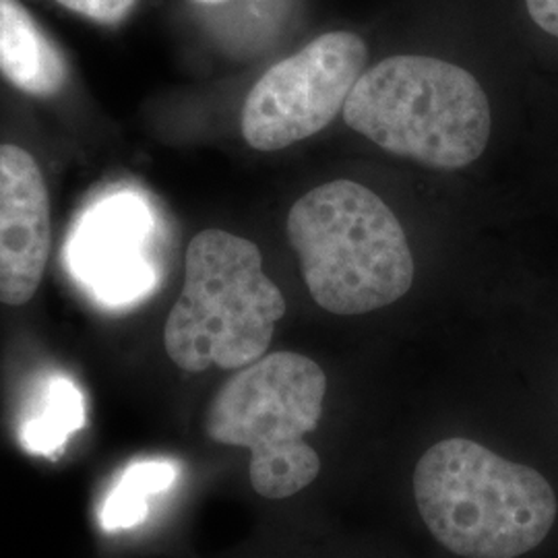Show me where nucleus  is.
<instances>
[{
  "instance_id": "f257e3e1",
  "label": "nucleus",
  "mask_w": 558,
  "mask_h": 558,
  "mask_svg": "<svg viewBox=\"0 0 558 558\" xmlns=\"http://www.w3.org/2000/svg\"><path fill=\"white\" fill-rule=\"evenodd\" d=\"M414 497L430 534L463 558H518L538 548L558 500L539 472L470 439L433 445L416 463Z\"/></svg>"
},
{
  "instance_id": "f03ea898",
  "label": "nucleus",
  "mask_w": 558,
  "mask_h": 558,
  "mask_svg": "<svg viewBox=\"0 0 558 558\" xmlns=\"http://www.w3.org/2000/svg\"><path fill=\"white\" fill-rule=\"evenodd\" d=\"M308 292L333 315H364L393 304L414 281V257L396 214L352 180L302 195L288 216Z\"/></svg>"
},
{
  "instance_id": "7ed1b4c3",
  "label": "nucleus",
  "mask_w": 558,
  "mask_h": 558,
  "mask_svg": "<svg viewBox=\"0 0 558 558\" xmlns=\"http://www.w3.org/2000/svg\"><path fill=\"white\" fill-rule=\"evenodd\" d=\"M343 120L385 151L437 170L478 160L493 126L478 80L433 57H391L364 71Z\"/></svg>"
},
{
  "instance_id": "20e7f679",
  "label": "nucleus",
  "mask_w": 558,
  "mask_h": 558,
  "mask_svg": "<svg viewBox=\"0 0 558 558\" xmlns=\"http://www.w3.org/2000/svg\"><path fill=\"white\" fill-rule=\"evenodd\" d=\"M286 300L265 276L259 246L223 230H203L184 259V286L163 345L184 373L239 371L265 356Z\"/></svg>"
},
{
  "instance_id": "39448f33",
  "label": "nucleus",
  "mask_w": 558,
  "mask_h": 558,
  "mask_svg": "<svg viewBox=\"0 0 558 558\" xmlns=\"http://www.w3.org/2000/svg\"><path fill=\"white\" fill-rule=\"evenodd\" d=\"M327 377L315 360L276 352L239 368L211 399L207 437L251 451V484L265 499H288L319 476V453L304 435L319 426Z\"/></svg>"
},
{
  "instance_id": "423d86ee",
  "label": "nucleus",
  "mask_w": 558,
  "mask_h": 558,
  "mask_svg": "<svg viewBox=\"0 0 558 558\" xmlns=\"http://www.w3.org/2000/svg\"><path fill=\"white\" fill-rule=\"evenodd\" d=\"M368 59L352 32H329L274 64L242 106V137L259 151H278L317 135L343 110Z\"/></svg>"
},
{
  "instance_id": "0eeeda50",
  "label": "nucleus",
  "mask_w": 558,
  "mask_h": 558,
  "mask_svg": "<svg viewBox=\"0 0 558 558\" xmlns=\"http://www.w3.org/2000/svg\"><path fill=\"white\" fill-rule=\"evenodd\" d=\"M151 216L145 203L119 193L85 211L69 244V265L94 299L126 306L149 294L154 267L147 260Z\"/></svg>"
},
{
  "instance_id": "6e6552de",
  "label": "nucleus",
  "mask_w": 558,
  "mask_h": 558,
  "mask_svg": "<svg viewBox=\"0 0 558 558\" xmlns=\"http://www.w3.org/2000/svg\"><path fill=\"white\" fill-rule=\"evenodd\" d=\"M50 253V197L38 161L0 145V302L21 306L40 288Z\"/></svg>"
},
{
  "instance_id": "1a4fd4ad",
  "label": "nucleus",
  "mask_w": 558,
  "mask_h": 558,
  "mask_svg": "<svg viewBox=\"0 0 558 558\" xmlns=\"http://www.w3.org/2000/svg\"><path fill=\"white\" fill-rule=\"evenodd\" d=\"M0 75L34 98L59 96L69 80L62 50L21 0H0Z\"/></svg>"
},
{
  "instance_id": "9d476101",
  "label": "nucleus",
  "mask_w": 558,
  "mask_h": 558,
  "mask_svg": "<svg viewBox=\"0 0 558 558\" xmlns=\"http://www.w3.org/2000/svg\"><path fill=\"white\" fill-rule=\"evenodd\" d=\"M85 424V401L75 380L66 375H50L29 398L20 420V445L32 456L59 458Z\"/></svg>"
},
{
  "instance_id": "9b49d317",
  "label": "nucleus",
  "mask_w": 558,
  "mask_h": 558,
  "mask_svg": "<svg viewBox=\"0 0 558 558\" xmlns=\"http://www.w3.org/2000/svg\"><path fill=\"white\" fill-rule=\"evenodd\" d=\"M177 476L179 468L168 459H140L129 463L101 502V530L112 534L140 525L149 513V499L168 490Z\"/></svg>"
},
{
  "instance_id": "f8f14e48",
  "label": "nucleus",
  "mask_w": 558,
  "mask_h": 558,
  "mask_svg": "<svg viewBox=\"0 0 558 558\" xmlns=\"http://www.w3.org/2000/svg\"><path fill=\"white\" fill-rule=\"evenodd\" d=\"M60 7L101 25H119L135 9L137 0H57Z\"/></svg>"
},
{
  "instance_id": "ddd939ff",
  "label": "nucleus",
  "mask_w": 558,
  "mask_h": 558,
  "mask_svg": "<svg viewBox=\"0 0 558 558\" xmlns=\"http://www.w3.org/2000/svg\"><path fill=\"white\" fill-rule=\"evenodd\" d=\"M525 7L539 29L558 38V0H525Z\"/></svg>"
}]
</instances>
